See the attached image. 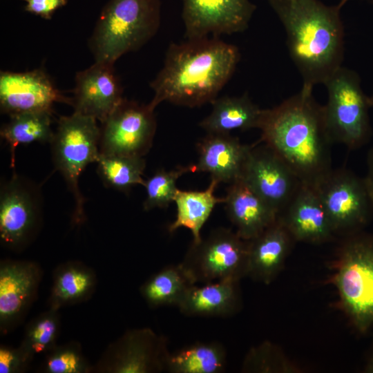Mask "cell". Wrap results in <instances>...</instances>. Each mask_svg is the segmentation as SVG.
Instances as JSON below:
<instances>
[{
	"label": "cell",
	"instance_id": "603a6c76",
	"mask_svg": "<svg viewBox=\"0 0 373 373\" xmlns=\"http://www.w3.org/2000/svg\"><path fill=\"white\" fill-rule=\"evenodd\" d=\"M211 104L210 114L199 124L207 133L230 134L235 130L259 128L264 109L254 104L247 94L217 97Z\"/></svg>",
	"mask_w": 373,
	"mask_h": 373
},
{
	"label": "cell",
	"instance_id": "5b68a950",
	"mask_svg": "<svg viewBox=\"0 0 373 373\" xmlns=\"http://www.w3.org/2000/svg\"><path fill=\"white\" fill-rule=\"evenodd\" d=\"M333 276L341 305L356 330L373 327V235L362 231L347 236Z\"/></svg>",
	"mask_w": 373,
	"mask_h": 373
},
{
	"label": "cell",
	"instance_id": "3957f363",
	"mask_svg": "<svg viewBox=\"0 0 373 373\" xmlns=\"http://www.w3.org/2000/svg\"><path fill=\"white\" fill-rule=\"evenodd\" d=\"M285 28L290 57L303 86L323 84L341 66L344 31L342 6L318 0H269Z\"/></svg>",
	"mask_w": 373,
	"mask_h": 373
},
{
	"label": "cell",
	"instance_id": "4fadbf2b",
	"mask_svg": "<svg viewBox=\"0 0 373 373\" xmlns=\"http://www.w3.org/2000/svg\"><path fill=\"white\" fill-rule=\"evenodd\" d=\"M38 190L15 174L0 191V238L8 248L24 247L35 235L41 210Z\"/></svg>",
	"mask_w": 373,
	"mask_h": 373
},
{
	"label": "cell",
	"instance_id": "44dd1931",
	"mask_svg": "<svg viewBox=\"0 0 373 373\" xmlns=\"http://www.w3.org/2000/svg\"><path fill=\"white\" fill-rule=\"evenodd\" d=\"M248 241L247 276L268 285L281 271L294 240L278 217L275 222Z\"/></svg>",
	"mask_w": 373,
	"mask_h": 373
},
{
	"label": "cell",
	"instance_id": "d4e9b609",
	"mask_svg": "<svg viewBox=\"0 0 373 373\" xmlns=\"http://www.w3.org/2000/svg\"><path fill=\"white\" fill-rule=\"evenodd\" d=\"M218 184L217 180L211 178L209 186L203 191L178 189L173 200L177 207V215L175 220L169 226V231L173 233L184 227L192 233L193 242L200 241V231L213 209L216 204L225 201V198H218L214 195Z\"/></svg>",
	"mask_w": 373,
	"mask_h": 373
},
{
	"label": "cell",
	"instance_id": "4316f807",
	"mask_svg": "<svg viewBox=\"0 0 373 373\" xmlns=\"http://www.w3.org/2000/svg\"><path fill=\"white\" fill-rule=\"evenodd\" d=\"M195 285L180 263L169 265L151 276L140 294L151 307H178L188 289Z\"/></svg>",
	"mask_w": 373,
	"mask_h": 373
},
{
	"label": "cell",
	"instance_id": "9c48e42d",
	"mask_svg": "<svg viewBox=\"0 0 373 373\" xmlns=\"http://www.w3.org/2000/svg\"><path fill=\"white\" fill-rule=\"evenodd\" d=\"M334 233L362 231L373 216V197L365 178L333 169L315 188Z\"/></svg>",
	"mask_w": 373,
	"mask_h": 373
},
{
	"label": "cell",
	"instance_id": "6da1fadb",
	"mask_svg": "<svg viewBox=\"0 0 373 373\" xmlns=\"http://www.w3.org/2000/svg\"><path fill=\"white\" fill-rule=\"evenodd\" d=\"M303 86L279 105L264 109L260 141L272 149L303 184L316 188L333 170L323 106Z\"/></svg>",
	"mask_w": 373,
	"mask_h": 373
},
{
	"label": "cell",
	"instance_id": "1f68e13d",
	"mask_svg": "<svg viewBox=\"0 0 373 373\" xmlns=\"http://www.w3.org/2000/svg\"><path fill=\"white\" fill-rule=\"evenodd\" d=\"M275 345L270 342L252 347L247 354L242 366V372H291L297 368L291 365Z\"/></svg>",
	"mask_w": 373,
	"mask_h": 373
},
{
	"label": "cell",
	"instance_id": "4dcf8cb0",
	"mask_svg": "<svg viewBox=\"0 0 373 373\" xmlns=\"http://www.w3.org/2000/svg\"><path fill=\"white\" fill-rule=\"evenodd\" d=\"M195 172V164L187 166H178L166 171L157 170L153 175L144 180L143 186L146 190V198L143 202L144 211L155 208H166L173 202L178 190L176 182L184 174Z\"/></svg>",
	"mask_w": 373,
	"mask_h": 373
},
{
	"label": "cell",
	"instance_id": "2e32d148",
	"mask_svg": "<svg viewBox=\"0 0 373 373\" xmlns=\"http://www.w3.org/2000/svg\"><path fill=\"white\" fill-rule=\"evenodd\" d=\"M41 279L39 266L31 261L1 260L0 331L8 333L26 314L36 298Z\"/></svg>",
	"mask_w": 373,
	"mask_h": 373
},
{
	"label": "cell",
	"instance_id": "83f0119b",
	"mask_svg": "<svg viewBox=\"0 0 373 373\" xmlns=\"http://www.w3.org/2000/svg\"><path fill=\"white\" fill-rule=\"evenodd\" d=\"M52 111H30L10 115V120L1 128L0 135L10 146L12 165L17 146L33 142L50 143L54 132L51 129Z\"/></svg>",
	"mask_w": 373,
	"mask_h": 373
},
{
	"label": "cell",
	"instance_id": "d6a6232c",
	"mask_svg": "<svg viewBox=\"0 0 373 373\" xmlns=\"http://www.w3.org/2000/svg\"><path fill=\"white\" fill-rule=\"evenodd\" d=\"M92 370L77 342L56 345L46 354L41 367L46 373H87Z\"/></svg>",
	"mask_w": 373,
	"mask_h": 373
},
{
	"label": "cell",
	"instance_id": "ffe728a7",
	"mask_svg": "<svg viewBox=\"0 0 373 373\" xmlns=\"http://www.w3.org/2000/svg\"><path fill=\"white\" fill-rule=\"evenodd\" d=\"M225 211L238 235L250 240L276 222L277 212L267 204L241 178L229 184Z\"/></svg>",
	"mask_w": 373,
	"mask_h": 373
},
{
	"label": "cell",
	"instance_id": "7402d4cb",
	"mask_svg": "<svg viewBox=\"0 0 373 373\" xmlns=\"http://www.w3.org/2000/svg\"><path fill=\"white\" fill-rule=\"evenodd\" d=\"M239 280H222L192 285L178 308L186 316L227 318L240 309Z\"/></svg>",
	"mask_w": 373,
	"mask_h": 373
},
{
	"label": "cell",
	"instance_id": "8992f818",
	"mask_svg": "<svg viewBox=\"0 0 373 373\" xmlns=\"http://www.w3.org/2000/svg\"><path fill=\"white\" fill-rule=\"evenodd\" d=\"M327 102L323 106L326 128L332 143L350 150L361 148L372 136L370 97L363 91L358 75L341 66L324 83Z\"/></svg>",
	"mask_w": 373,
	"mask_h": 373
},
{
	"label": "cell",
	"instance_id": "e0dca14e",
	"mask_svg": "<svg viewBox=\"0 0 373 373\" xmlns=\"http://www.w3.org/2000/svg\"><path fill=\"white\" fill-rule=\"evenodd\" d=\"M113 64L95 61L75 77L71 104L74 112L93 117L101 124L124 99Z\"/></svg>",
	"mask_w": 373,
	"mask_h": 373
},
{
	"label": "cell",
	"instance_id": "ba28073f",
	"mask_svg": "<svg viewBox=\"0 0 373 373\" xmlns=\"http://www.w3.org/2000/svg\"><path fill=\"white\" fill-rule=\"evenodd\" d=\"M248 249V240L229 229L218 227L200 241L192 242L180 264L195 284L240 281L247 276Z\"/></svg>",
	"mask_w": 373,
	"mask_h": 373
},
{
	"label": "cell",
	"instance_id": "30bf717a",
	"mask_svg": "<svg viewBox=\"0 0 373 373\" xmlns=\"http://www.w3.org/2000/svg\"><path fill=\"white\" fill-rule=\"evenodd\" d=\"M153 112L149 104L124 99L102 123L100 154L144 157L156 131Z\"/></svg>",
	"mask_w": 373,
	"mask_h": 373
},
{
	"label": "cell",
	"instance_id": "8d00e7d4",
	"mask_svg": "<svg viewBox=\"0 0 373 373\" xmlns=\"http://www.w3.org/2000/svg\"><path fill=\"white\" fill-rule=\"evenodd\" d=\"M365 370L367 372L373 373V352L368 360Z\"/></svg>",
	"mask_w": 373,
	"mask_h": 373
},
{
	"label": "cell",
	"instance_id": "ac0fdd59",
	"mask_svg": "<svg viewBox=\"0 0 373 373\" xmlns=\"http://www.w3.org/2000/svg\"><path fill=\"white\" fill-rule=\"evenodd\" d=\"M278 218L294 241L320 244L335 234L316 189L305 184Z\"/></svg>",
	"mask_w": 373,
	"mask_h": 373
},
{
	"label": "cell",
	"instance_id": "74e56055",
	"mask_svg": "<svg viewBox=\"0 0 373 373\" xmlns=\"http://www.w3.org/2000/svg\"><path fill=\"white\" fill-rule=\"evenodd\" d=\"M370 99L371 105H372V106H373V93H372V96L370 97Z\"/></svg>",
	"mask_w": 373,
	"mask_h": 373
},
{
	"label": "cell",
	"instance_id": "7a4b0ae2",
	"mask_svg": "<svg viewBox=\"0 0 373 373\" xmlns=\"http://www.w3.org/2000/svg\"><path fill=\"white\" fill-rule=\"evenodd\" d=\"M238 48L218 37L186 39L168 48L162 68L151 83L153 108L162 102L190 108L211 103L233 73Z\"/></svg>",
	"mask_w": 373,
	"mask_h": 373
},
{
	"label": "cell",
	"instance_id": "7c38bea8",
	"mask_svg": "<svg viewBox=\"0 0 373 373\" xmlns=\"http://www.w3.org/2000/svg\"><path fill=\"white\" fill-rule=\"evenodd\" d=\"M241 178L278 216L303 184L286 162L263 142L251 145Z\"/></svg>",
	"mask_w": 373,
	"mask_h": 373
},
{
	"label": "cell",
	"instance_id": "5bb4252c",
	"mask_svg": "<svg viewBox=\"0 0 373 373\" xmlns=\"http://www.w3.org/2000/svg\"><path fill=\"white\" fill-rule=\"evenodd\" d=\"M186 39L245 30L256 9L249 0H182Z\"/></svg>",
	"mask_w": 373,
	"mask_h": 373
},
{
	"label": "cell",
	"instance_id": "8fae6325",
	"mask_svg": "<svg viewBox=\"0 0 373 373\" xmlns=\"http://www.w3.org/2000/svg\"><path fill=\"white\" fill-rule=\"evenodd\" d=\"M165 337L148 327L131 329L110 345L96 371L109 373H156L166 371L170 354Z\"/></svg>",
	"mask_w": 373,
	"mask_h": 373
},
{
	"label": "cell",
	"instance_id": "836d02e7",
	"mask_svg": "<svg viewBox=\"0 0 373 373\" xmlns=\"http://www.w3.org/2000/svg\"><path fill=\"white\" fill-rule=\"evenodd\" d=\"M31 360L18 348L1 345L0 372L19 373L25 372Z\"/></svg>",
	"mask_w": 373,
	"mask_h": 373
},
{
	"label": "cell",
	"instance_id": "9a60e30c",
	"mask_svg": "<svg viewBox=\"0 0 373 373\" xmlns=\"http://www.w3.org/2000/svg\"><path fill=\"white\" fill-rule=\"evenodd\" d=\"M71 104L72 99L63 96L48 75L41 68L24 73L1 71L0 107L12 115L24 112L52 111L55 102Z\"/></svg>",
	"mask_w": 373,
	"mask_h": 373
},
{
	"label": "cell",
	"instance_id": "f35d334b",
	"mask_svg": "<svg viewBox=\"0 0 373 373\" xmlns=\"http://www.w3.org/2000/svg\"><path fill=\"white\" fill-rule=\"evenodd\" d=\"M346 1H347V0H343V1L340 3V5L343 6V4L344 3H345ZM370 1L373 2V0H370Z\"/></svg>",
	"mask_w": 373,
	"mask_h": 373
},
{
	"label": "cell",
	"instance_id": "277c9868",
	"mask_svg": "<svg viewBox=\"0 0 373 373\" xmlns=\"http://www.w3.org/2000/svg\"><path fill=\"white\" fill-rule=\"evenodd\" d=\"M160 0H110L89 41L95 61L114 64L151 39L160 23Z\"/></svg>",
	"mask_w": 373,
	"mask_h": 373
},
{
	"label": "cell",
	"instance_id": "cb8c5ba5",
	"mask_svg": "<svg viewBox=\"0 0 373 373\" xmlns=\"http://www.w3.org/2000/svg\"><path fill=\"white\" fill-rule=\"evenodd\" d=\"M96 284L95 272L81 262L69 261L57 266L53 273L49 308L59 311L86 301L93 295Z\"/></svg>",
	"mask_w": 373,
	"mask_h": 373
},
{
	"label": "cell",
	"instance_id": "d590c367",
	"mask_svg": "<svg viewBox=\"0 0 373 373\" xmlns=\"http://www.w3.org/2000/svg\"><path fill=\"white\" fill-rule=\"evenodd\" d=\"M367 175L365 177L373 197V147L368 151L367 156Z\"/></svg>",
	"mask_w": 373,
	"mask_h": 373
},
{
	"label": "cell",
	"instance_id": "f546056e",
	"mask_svg": "<svg viewBox=\"0 0 373 373\" xmlns=\"http://www.w3.org/2000/svg\"><path fill=\"white\" fill-rule=\"evenodd\" d=\"M59 323L58 310L49 308L28 323L19 349L31 361L36 354H46L57 345Z\"/></svg>",
	"mask_w": 373,
	"mask_h": 373
},
{
	"label": "cell",
	"instance_id": "52a82bcc",
	"mask_svg": "<svg viewBox=\"0 0 373 373\" xmlns=\"http://www.w3.org/2000/svg\"><path fill=\"white\" fill-rule=\"evenodd\" d=\"M93 117L74 112L62 116L50 142L54 165L64 178L73 195L75 209L73 222L82 224L86 218L84 198L79 178L85 168L96 162L99 152L100 128Z\"/></svg>",
	"mask_w": 373,
	"mask_h": 373
},
{
	"label": "cell",
	"instance_id": "f1b7e54d",
	"mask_svg": "<svg viewBox=\"0 0 373 373\" xmlns=\"http://www.w3.org/2000/svg\"><path fill=\"white\" fill-rule=\"evenodd\" d=\"M97 173L107 186L126 192L141 184L146 167L143 157L99 154L96 162Z\"/></svg>",
	"mask_w": 373,
	"mask_h": 373
},
{
	"label": "cell",
	"instance_id": "484cf974",
	"mask_svg": "<svg viewBox=\"0 0 373 373\" xmlns=\"http://www.w3.org/2000/svg\"><path fill=\"white\" fill-rule=\"evenodd\" d=\"M227 366V351L216 341L196 342L170 353L166 371L170 373H220Z\"/></svg>",
	"mask_w": 373,
	"mask_h": 373
},
{
	"label": "cell",
	"instance_id": "d6986e66",
	"mask_svg": "<svg viewBox=\"0 0 373 373\" xmlns=\"http://www.w3.org/2000/svg\"><path fill=\"white\" fill-rule=\"evenodd\" d=\"M250 148L230 134L208 133L198 144L195 172L209 173L219 183L229 184L241 178Z\"/></svg>",
	"mask_w": 373,
	"mask_h": 373
},
{
	"label": "cell",
	"instance_id": "e575fe53",
	"mask_svg": "<svg viewBox=\"0 0 373 373\" xmlns=\"http://www.w3.org/2000/svg\"><path fill=\"white\" fill-rule=\"evenodd\" d=\"M26 2L24 10L45 19H50L54 12L64 6L68 0H23Z\"/></svg>",
	"mask_w": 373,
	"mask_h": 373
}]
</instances>
